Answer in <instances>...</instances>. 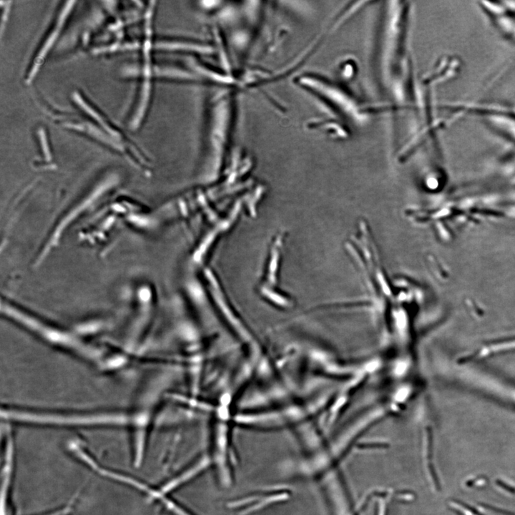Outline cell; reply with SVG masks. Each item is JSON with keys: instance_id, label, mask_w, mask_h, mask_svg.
<instances>
[{"instance_id": "cell-1", "label": "cell", "mask_w": 515, "mask_h": 515, "mask_svg": "<svg viewBox=\"0 0 515 515\" xmlns=\"http://www.w3.org/2000/svg\"><path fill=\"white\" fill-rule=\"evenodd\" d=\"M242 386L237 381L217 386L215 399L210 402L208 414L212 416L211 460L219 482L224 487L233 482L232 434L235 426L234 411Z\"/></svg>"}, {"instance_id": "cell-2", "label": "cell", "mask_w": 515, "mask_h": 515, "mask_svg": "<svg viewBox=\"0 0 515 515\" xmlns=\"http://www.w3.org/2000/svg\"><path fill=\"white\" fill-rule=\"evenodd\" d=\"M115 178V177H113V178L109 177L108 179L100 182L99 184L97 185L93 190H91L88 195L76 205V208L71 209L69 212L64 215L62 219L59 220L58 224L54 227V231H52L50 237L47 239L43 249L41 251V253L37 258L36 264H39L41 261H43L48 253L59 244L62 234L67 230V227H69L72 223L78 218V215L83 213V210L91 208L92 205L98 202V200H100L107 191L110 190L112 186L116 185V181H115L116 178Z\"/></svg>"}, {"instance_id": "cell-3", "label": "cell", "mask_w": 515, "mask_h": 515, "mask_svg": "<svg viewBox=\"0 0 515 515\" xmlns=\"http://www.w3.org/2000/svg\"><path fill=\"white\" fill-rule=\"evenodd\" d=\"M76 3V2L74 1L65 2L62 3V6L59 8L52 23L41 41L40 45L37 47L29 64L25 77V82L27 84H30L36 78L40 68L45 62L46 57L50 53L51 49L63 30L66 22L74 9Z\"/></svg>"}, {"instance_id": "cell-4", "label": "cell", "mask_w": 515, "mask_h": 515, "mask_svg": "<svg viewBox=\"0 0 515 515\" xmlns=\"http://www.w3.org/2000/svg\"><path fill=\"white\" fill-rule=\"evenodd\" d=\"M72 100L78 108H81L82 111L86 114L88 118L96 124L109 135L113 137L115 140L118 141L136 156L140 157L138 151H136L135 146L132 145L131 141L129 140L115 124L103 112L100 111L99 109L97 108L93 103H91L89 100L87 99L84 95L80 92H74L72 94Z\"/></svg>"}, {"instance_id": "cell-5", "label": "cell", "mask_w": 515, "mask_h": 515, "mask_svg": "<svg viewBox=\"0 0 515 515\" xmlns=\"http://www.w3.org/2000/svg\"><path fill=\"white\" fill-rule=\"evenodd\" d=\"M210 465H212V462L210 457L207 455L200 457V458L190 465L188 468L182 471L176 477H173L163 484L160 489L166 494H169L170 492L176 490L183 484L195 478L199 474H201Z\"/></svg>"}, {"instance_id": "cell-6", "label": "cell", "mask_w": 515, "mask_h": 515, "mask_svg": "<svg viewBox=\"0 0 515 515\" xmlns=\"http://www.w3.org/2000/svg\"><path fill=\"white\" fill-rule=\"evenodd\" d=\"M287 497L285 494H275V493H264L251 496L246 499H241L234 502L231 505L235 509H240L239 514L246 515L256 512L261 509L268 506L273 503L281 501Z\"/></svg>"}, {"instance_id": "cell-7", "label": "cell", "mask_w": 515, "mask_h": 515, "mask_svg": "<svg viewBox=\"0 0 515 515\" xmlns=\"http://www.w3.org/2000/svg\"><path fill=\"white\" fill-rule=\"evenodd\" d=\"M150 93L151 86L149 81H142L137 92L135 103L127 122L128 127L131 130H137L142 124L149 106Z\"/></svg>"}, {"instance_id": "cell-8", "label": "cell", "mask_w": 515, "mask_h": 515, "mask_svg": "<svg viewBox=\"0 0 515 515\" xmlns=\"http://www.w3.org/2000/svg\"><path fill=\"white\" fill-rule=\"evenodd\" d=\"M39 139H40V143L41 144V149H42V152L43 154V156H45L46 159H50V150L49 148L48 142H47V136H46L45 132L43 130H41L39 132Z\"/></svg>"}, {"instance_id": "cell-9", "label": "cell", "mask_w": 515, "mask_h": 515, "mask_svg": "<svg viewBox=\"0 0 515 515\" xmlns=\"http://www.w3.org/2000/svg\"><path fill=\"white\" fill-rule=\"evenodd\" d=\"M72 506L71 504H67V505L63 506V507L60 508V509H57V510L52 511L51 512L47 513V514L44 515H64L67 514L69 511H71Z\"/></svg>"}]
</instances>
